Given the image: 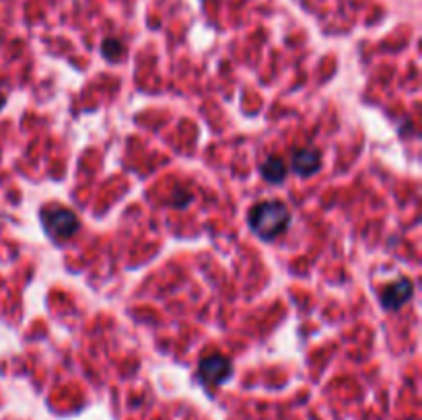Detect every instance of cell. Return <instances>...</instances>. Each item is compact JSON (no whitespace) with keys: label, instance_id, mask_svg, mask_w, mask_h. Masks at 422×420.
Listing matches in <instances>:
<instances>
[{"label":"cell","instance_id":"1","mask_svg":"<svg viewBox=\"0 0 422 420\" xmlns=\"http://www.w3.org/2000/svg\"><path fill=\"white\" fill-rule=\"evenodd\" d=\"M247 223L260 239L272 241L291 227V210L280 200H262L252 206Z\"/></svg>","mask_w":422,"mask_h":420},{"label":"cell","instance_id":"2","mask_svg":"<svg viewBox=\"0 0 422 420\" xmlns=\"http://www.w3.org/2000/svg\"><path fill=\"white\" fill-rule=\"evenodd\" d=\"M39 219H41L45 235L56 243L70 239L80 227L78 217L64 206H45V208H41Z\"/></svg>","mask_w":422,"mask_h":420},{"label":"cell","instance_id":"3","mask_svg":"<svg viewBox=\"0 0 422 420\" xmlns=\"http://www.w3.org/2000/svg\"><path fill=\"white\" fill-rule=\"evenodd\" d=\"M198 375L208 386H221L233 375V363L225 355H208L198 365Z\"/></svg>","mask_w":422,"mask_h":420},{"label":"cell","instance_id":"4","mask_svg":"<svg viewBox=\"0 0 422 420\" xmlns=\"http://www.w3.org/2000/svg\"><path fill=\"white\" fill-rule=\"evenodd\" d=\"M412 293H414V283L410 278H398L384 289L381 307L388 311H398L412 299Z\"/></svg>","mask_w":422,"mask_h":420},{"label":"cell","instance_id":"5","mask_svg":"<svg viewBox=\"0 0 422 420\" xmlns=\"http://www.w3.org/2000/svg\"><path fill=\"white\" fill-rule=\"evenodd\" d=\"M291 169L301 175L309 177L322 169V153L318 148H299L291 157Z\"/></svg>","mask_w":422,"mask_h":420},{"label":"cell","instance_id":"6","mask_svg":"<svg viewBox=\"0 0 422 420\" xmlns=\"http://www.w3.org/2000/svg\"><path fill=\"white\" fill-rule=\"evenodd\" d=\"M260 173L264 177V181L268 184H282L287 177V165L280 157L270 155L262 165H260Z\"/></svg>","mask_w":422,"mask_h":420},{"label":"cell","instance_id":"7","mask_svg":"<svg viewBox=\"0 0 422 420\" xmlns=\"http://www.w3.org/2000/svg\"><path fill=\"white\" fill-rule=\"evenodd\" d=\"M101 56L107 62H118L124 56V43L115 37H107L101 41Z\"/></svg>","mask_w":422,"mask_h":420},{"label":"cell","instance_id":"8","mask_svg":"<svg viewBox=\"0 0 422 420\" xmlns=\"http://www.w3.org/2000/svg\"><path fill=\"white\" fill-rule=\"evenodd\" d=\"M4 103H6V97H4V95H2V93H0V109H2V107H4Z\"/></svg>","mask_w":422,"mask_h":420}]
</instances>
